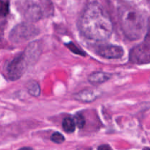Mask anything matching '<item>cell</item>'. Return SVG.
<instances>
[{
  "instance_id": "7c38bea8",
  "label": "cell",
  "mask_w": 150,
  "mask_h": 150,
  "mask_svg": "<svg viewBox=\"0 0 150 150\" xmlns=\"http://www.w3.org/2000/svg\"><path fill=\"white\" fill-rule=\"evenodd\" d=\"M62 125V128L64 132L67 133H72L76 129V124L73 121V119L71 118L67 117L64 119Z\"/></svg>"
},
{
  "instance_id": "277c9868",
  "label": "cell",
  "mask_w": 150,
  "mask_h": 150,
  "mask_svg": "<svg viewBox=\"0 0 150 150\" xmlns=\"http://www.w3.org/2000/svg\"><path fill=\"white\" fill-rule=\"evenodd\" d=\"M29 65L28 59L26 58L24 52L21 53L13 59L6 68V73L7 78L11 81H16L20 79L26 70Z\"/></svg>"
},
{
  "instance_id": "ac0fdd59",
  "label": "cell",
  "mask_w": 150,
  "mask_h": 150,
  "mask_svg": "<svg viewBox=\"0 0 150 150\" xmlns=\"http://www.w3.org/2000/svg\"><path fill=\"white\" fill-rule=\"evenodd\" d=\"M18 150H32V149L30 148V147H23V148H21Z\"/></svg>"
},
{
  "instance_id": "ffe728a7",
  "label": "cell",
  "mask_w": 150,
  "mask_h": 150,
  "mask_svg": "<svg viewBox=\"0 0 150 150\" xmlns=\"http://www.w3.org/2000/svg\"><path fill=\"white\" fill-rule=\"evenodd\" d=\"M147 1H149V2L150 3V0H147Z\"/></svg>"
},
{
  "instance_id": "8fae6325",
  "label": "cell",
  "mask_w": 150,
  "mask_h": 150,
  "mask_svg": "<svg viewBox=\"0 0 150 150\" xmlns=\"http://www.w3.org/2000/svg\"><path fill=\"white\" fill-rule=\"evenodd\" d=\"M26 89H27L28 93L32 96L38 97L40 95V86L39 83L37 81H29L27 85H26Z\"/></svg>"
},
{
  "instance_id": "9c48e42d",
  "label": "cell",
  "mask_w": 150,
  "mask_h": 150,
  "mask_svg": "<svg viewBox=\"0 0 150 150\" xmlns=\"http://www.w3.org/2000/svg\"><path fill=\"white\" fill-rule=\"evenodd\" d=\"M41 45L38 41H33L30 43L23 51L26 58L28 59L29 65H33L38 61L40 56Z\"/></svg>"
},
{
  "instance_id": "ba28073f",
  "label": "cell",
  "mask_w": 150,
  "mask_h": 150,
  "mask_svg": "<svg viewBox=\"0 0 150 150\" xmlns=\"http://www.w3.org/2000/svg\"><path fill=\"white\" fill-rule=\"evenodd\" d=\"M102 95V91L97 88H86L81 90L73 95L76 101L83 103L92 102Z\"/></svg>"
},
{
  "instance_id": "2e32d148",
  "label": "cell",
  "mask_w": 150,
  "mask_h": 150,
  "mask_svg": "<svg viewBox=\"0 0 150 150\" xmlns=\"http://www.w3.org/2000/svg\"><path fill=\"white\" fill-rule=\"evenodd\" d=\"M51 140L56 144H62L64 141V137L60 132H54L51 136Z\"/></svg>"
},
{
  "instance_id": "9a60e30c",
  "label": "cell",
  "mask_w": 150,
  "mask_h": 150,
  "mask_svg": "<svg viewBox=\"0 0 150 150\" xmlns=\"http://www.w3.org/2000/svg\"><path fill=\"white\" fill-rule=\"evenodd\" d=\"M66 46L72 51V52L75 53L76 54H79V55H82V56H85L86 54H85L84 51H83L82 49H81L80 48L78 47V46H76V44H73V42H70L67 43V44H65Z\"/></svg>"
},
{
  "instance_id": "4fadbf2b",
  "label": "cell",
  "mask_w": 150,
  "mask_h": 150,
  "mask_svg": "<svg viewBox=\"0 0 150 150\" xmlns=\"http://www.w3.org/2000/svg\"><path fill=\"white\" fill-rule=\"evenodd\" d=\"M10 3L7 0H0V19L5 17L9 13Z\"/></svg>"
},
{
  "instance_id": "e0dca14e",
  "label": "cell",
  "mask_w": 150,
  "mask_h": 150,
  "mask_svg": "<svg viewBox=\"0 0 150 150\" xmlns=\"http://www.w3.org/2000/svg\"><path fill=\"white\" fill-rule=\"evenodd\" d=\"M98 150H113L112 148L108 144H103L98 146Z\"/></svg>"
},
{
  "instance_id": "30bf717a",
  "label": "cell",
  "mask_w": 150,
  "mask_h": 150,
  "mask_svg": "<svg viewBox=\"0 0 150 150\" xmlns=\"http://www.w3.org/2000/svg\"><path fill=\"white\" fill-rule=\"evenodd\" d=\"M111 76H112L111 74L107 72L95 71L89 74V76H88V81L92 85H100L111 79Z\"/></svg>"
},
{
  "instance_id": "52a82bcc",
  "label": "cell",
  "mask_w": 150,
  "mask_h": 150,
  "mask_svg": "<svg viewBox=\"0 0 150 150\" xmlns=\"http://www.w3.org/2000/svg\"><path fill=\"white\" fill-rule=\"evenodd\" d=\"M97 54L106 59H119L124 55V49L118 45L104 44L95 48Z\"/></svg>"
},
{
  "instance_id": "5b68a950",
  "label": "cell",
  "mask_w": 150,
  "mask_h": 150,
  "mask_svg": "<svg viewBox=\"0 0 150 150\" xmlns=\"http://www.w3.org/2000/svg\"><path fill=\"white\" fill-rule=\"evenodd\" d=\"M129 60L134 64L150 63V40L146 39L144 42L133 47L130 51Z\"/></svg>"
},
{
  "instance_id": "5bb4252c",
  "label": "cell",
  "mask_w": 150,
  "mask_h": 150,
  "mask_svg": "<svg viewBox=\"0 0 150 150\" xmlns=\"http://www.w3.org/2000/svg\"><path fill=\"white\" fill-rule=\"evenodd\" d=\"M73 121H74L76 126H78L79 128L81 129L83 126H85V124H86V121H85L84 116H83V114L81 113H76V115L73 117Z\"/></svg>"
},
{
  "instance_id": "8992f818",
  "label": "cell",
  "mask_w": 150,
  "mask_h": 150,
  "mask_svg": "<svg viewBox=\"0 0 150 150\" xmlns=\"http://www.w3.org/2000/svg\"><path fill=\"white\" fill-rule=\"evenodd\" d=\"M21 15L27 22H36L42 17V11L40 6L32 1H26L21 3L19 7Z\"/></svg>"
},
{
  "instance_id": "7a4b0ae2",
  "label": "cell",
  "mask_w": 150,
  "mask_h": 150,
  "mask_svg": "<svg viewBox=\"0 0 150 150\" xmlns=\"http://www.w3.org/2000/svg\"><path fill=\"white\" fill-rule=\"evenodd\" d=\"M119 19L123 33L130 40L142 38L148 26L145 16L132 7H125L120 10Z\"/></svg>"
},
{
  "instance_id": "6da1fadb",
  "label": "cell",
  "mask_w": 150,
  "mask_h": 150,
  "mask_svg": "<svg viewBox=\"0 0 150 150\" xmlns=\"http://www.w3.org/2000/svg\"><path fill=\"white\" fill-rule=\"evenodd\" d=\"M79 27L85 38L98 41L109 38L114 30L111 18L97 2L86 6L79 19Z\"/></svg>"
},
{
  "instance_id": "3957f363",
  "label": "cell",
  "mask_w": 150,
  "mask_h": 150,
  "mask_svg": "<svg viewBox=\"0 0 150 150\" xmlns=\"http://www.w3.org/2000/svg\"><path fill=\"white\" fill-rule=\"evenodd\" d=\"M40 31L29 22H23L15 26L10 32L9 38L13 44H21L38 36Z\"/></svg>"
},
{
  "instance_id": "d6986e66",
  "label": "cell",
  "mask_w": 150,
  "mask_h": 150,
  "mask_svg": "<svg viewBox=\"0 0 150 150\" xmlns=\"http://www.w3.org/2000/svg\"><path fill=\"white\" fill-rule=\"evenodd\" d=\"M144 150H150V148H144Z\"/></svg>"
}]
</instances>
